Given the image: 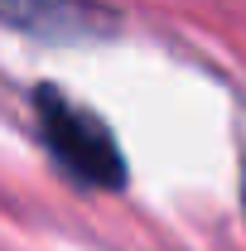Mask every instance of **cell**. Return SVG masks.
<instances>
[{
  "mask_svg": "<svg viewBox=\"0 0 246 251\" xmlns=\"http://www.w3.org/2000/svg\"><path fill=\"white\" fill-rule=\"evenodd\" d=\"M34 121H39L49 155L58 159V169L68 179H77L82 188H101V193L125 188V155L116 145V130L92 106L73 101L58 87H39L34 92Z\"/></svg>",
  "mask_w": 246,
  "mask_h": 251,
  "instance_id": "obj_1",
  "label": "cell"
},
{
  "mask_svg": "<svg viewBox=\"0 0 246 251\" xmlns=\"http://www.w3.org/2000/svg\"><path fill=\"white\" fill-rule=\"evenodd\" d=\"M0 20L29 34H58V39L106 34V25H111V15L87 0H0Z\"/></svg>",
  "mask_w": 246,
  "mask_h": 251,
  "instance_id": "obj_2",
  "label": "cell"
}]
</instances>
